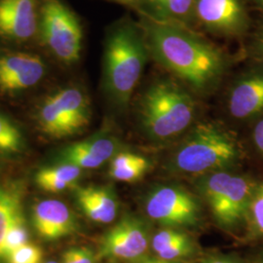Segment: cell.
Instances as JSON below:
<instances>
[{"label":"cell","mask_w":263,"mask_h":263,"mask_svg":"<svg viewBox=\"0 0 263 263\" xmlns=\"http://www.w3.org/2000/svg\"><path fill=\"white\" fill-rule=\"evenodd\" d=\"M46 66L34 54L16 52L0 56V91L18 92L33 87L43 78Z\"/></svg>","instance_id":"8fae6325"},{"label":"cell","mask_w":263,"mask_h":263,"mask_svg":"<svg viewBox=\"0 0 263 263\" xmlns=\"http://www.w3.org/2000/svg\"><path fill=\"white\" fill-rule=\"evenodd\" d=\"M141 24L125 19L109 29L104 43V91L119 109H127L148 58Z\"/></svg>","instance_id":"7a4b0ae2"},{"label":"cell","mask_w":263,"mask_h":263,"mask_svg":"<svg viewBox=\"0 0 263 263\" xmlns=\"http://www.w3.org/2000/svg\"><path fill=\"white\" fill-rule=\"evenodd\" d=\"M43 252L37 245L27 243L13 252L6 263H42Z\"/></svg>","instance_id":"d4e9b609"},{"label":"cell","mask_w":263,"mask_h":263,"mask_svg":"<svg viewBox=\"0 0 263 263\" xmlns=\"http://www.w3.org/2000/svg\"><path fill=\"white\" fill-rule=\"evenodd\" d=\"M77 204L89 219L97 223H111L116 218L119 203L112 189L107 186H85L76 189Z\"/></svg>","instance_id":"2e32d148"},{"label":"cell","mask_w":263,"mask_h":263,"mask_svg":"<svg viewBox=\"0 0 263 263\" xmlns=\"http://www.w3.org/2000/svg\"><path fill=\"white\" fill-rule=\"evenodd\" d=\"M256 1H257V2H258V3H259V4H260V5L263 7V0H256Z\"/></svg>","instance_id":"d6a6232c"},{"label":"cell","mask_w":263,"mask_h":263,"mask_svg":"<svg viewBox=\"0 0 263 263\" xmlns=\"http://www.w3.org/2000/svg\"><path fill=\"white\" fill-rule=\"evenodd\" d=\"M28 236L29 233L26 223V218L20 219L10 227L3 247V257L5 263L13 252L19 249L20 247L28 243Z\"/></svg>","instance_id":"603a6c76"},{"label":"cell","mask_w":263,"mask_h":263,"mask_svg":"<svg viewBox=\"0 0 263 263\" xmlns=\"http://www.w3.org/2000/svg\"><path fill=\"white\" fill-rule=\"evenodd\" d=\"M194 22L221 36L241 35L249 27V17L242 0H196Z\"/></svg>","instance_id":"30bf717a"},{"label":"cell","mask_w":263,"mask_h":263,"mask_svg":"<svg viewBox=\"0 0 263 263\" xmlns=\"http://www.w3.org/2000/svg\"><path fill=\"white\" fill-rule=\"evenodd\" d=\"M247 242L263 239V184H255L246 216Z\"/></svg>","instance_id":"7402d4cb"},{"label":"cell","mask_w":263,"mask_h":263,"mask_svg":"<svg viewBox=\"0 0 263 263\" xmlns=\"http://www.w3.org/2000/svg\"><path fill=\"white\" fill-rule=\"evenodd\" d=\"M144 210L149 218L164 227L191 228L202 219L199 199L186 189L174 184L151 189L144 199Z\"/></svg>","instance_id":"ba28073f"},{"label":"cell","mask_w":263,"mask_h":263,"mask_svg":"<svg viewBox=\"0 0 263 263\" xmlns=\"http://www.w3.org/2000/svg\"><path fill=\"white\" fill-rule=\"evenodd\" d=\"M111 1L122 3L133 7H139L141 10L143 9V0H111Z\"/></svg>","instance_id":"f546056e"},{"label":"cell","mask_w":263,"mask_h":263,"mask_svg":"<svg viewBox=\"0 0 263 263\" xmlns=\"http://www.w3.org/2000/svg\"><path fill=\"white\" fill-rule=\"evenodd\" d=\"M91 121L90 102L76 87L60 90L44 100L38 110V124L49 137L62 139L74 136Z\"/></svg>","instance_id":"8992f818"},{"label":"cell","mask_w":263,"mask_h":263,"mask_svg":"<svg viewBox=\"0 0 263 263\" xmlns=\"http://www.w3.org/2000/svg\"><path fill=\"white\" fill-rule=\"evenodd\" d=\"M39 26L37 0H0V36L26 41Z\"/></svg>","instance_id":"7c38bea8"},{"label":"cell","mask_w":263,"mask_h":263,"mask_svg":"<svg viewBox=\"0 0 263 263\" xmlns=\"http://www.w3.org/2000/svg\"><path fill=\"white\" fill-rule=\"evenodd\" d=\"M39 29L49 50L63 63L76 64L81 56L83 29L76 14L61 0H43Z\"/></svg>","instance_id":"52a82bcc"},{"label":"cell","mask_w":263,"mask_h":263,"mask_svg":"<svg viewBox=\"0 0 263 263\" xmlns=\"http://www.w3.org/2000/svg\"><path fill=\"white\" fill-rule=\"evenodd\" d=\"M149 168V161L142 155L129 151H120L110 160L108 173L115 180L134 182L141 179Z\"/></svg>","instance_id":"44dd1931"},{"label":"cell","mask_w":263,"mask_h":263,"mask_svg":"<svg viewBox=\"0 0 263 263\" xmlns=\"http://www.w3.org/2000/svg\"><path fill=\"white\" fill-rule=\"evenodd\" d=\"M197 263H247V259L236 254H211Z\"/></svg>","instance_id":"4316f807"},{"label":"cell","mask_w":263,"mask_h":263,"mask_svg":"<svg viewBox=\"0 0 263 263\" xmlns=\"http://www.w3.org/2000/svg\"><path fill=\"white\" fill-rule=\"evenodd\" d=\"M247 263H263V250L254 255L251 259H247Z\"/></svg>","instance_id":"1f68e13d"},{"label":"cell","mask_w":263,"mask_h":263,"mask_svg":"<svg viewBox=\"0 0 263 263\" xmlns=\"http://www.w3.org/2000/svg\"><path fill=\"white\" fill-rule=\"evenodd\" d=\"M196 103L187 90L171 79L151 83L140 98L138 116L146 137L155 141L177 138L194 120Z\"/></svg>","instance_id":"3957f363"},{"label":"cell","mask_w":263,"mask_h":263,"mask_svg":"<svg viewBox=\"0 0 263 263\" xmlns=\"http://www.w3.org/2000/svg\"><path fill=\"white\" fill-rule=\"evenodd\" d=\"M25 186L19 181L0 183V263H5L3 247L10 227L24 216Z\"/></svg>","instance_id":"ac0fdd59"},{"label":"cell","mask_w":263,"mask_h":263,"mask_svg":"<svg viewBox=\"0 0 263 263\" xmlns=\"http://www.w3.org/2000/svg\"><path fill=\"white\" fill-rule=\"evenodd\" d=\"M32 223L38 235L48 241L70 236L78 229L76 215L59 200H43L35 204Z\"/></svg>","instance_id":"4fadbf2b"},{"label":"cell","mask_w":263,"mask_h":263,"mask_svg":"<svg viewBox=\"0 0 263 263\" xmlns=\"http://www.w3.org/2000/svg\"><path fill=\"white\" fill-rule=\"evenodd\" d=\"M22 145L21 133L17 127L0 114V151L14 153L19 151Z\"/></svg>","instance_id":"cb8c5ba5"},{"label":"cell","mask_w":263,"mask_h":263,"mask_svg":"<svg viewBox=\"0 0 263 263\" xmlns=\"http://www.w3.org/2000/svg\"><path fill=\"white\" fill-rule=\"evenodd\" d=\"M149 54L160 66L198 93L219 83L227 68L226 53L187 27L144 16L141 19Z\"/></svg>","instance_id":"6da1fadb"},{"label":"cell","mask_w":263,"mask_h":263,"mask_svg":"<svg viewBox=\"0 0 263 263\" xmlns=\"http://www.w3.org/2000/svg\"><path fill=\"white\" fill-rule=\"evenodd\" d=\"M253 140L256 149L263 155V119L255 125L253 133Z\"/></svg>","instance_id":"83f0119b"},{"label":"cell","mask_w":263,"mask_h":263,"mask_svg":"<svg viewBox=\"0 0 263 263\" xmlns=\"http://www.w3.org/2000/svg\"><path fill=\"white\" fill-rule=\"evenodd\" d=\"M241 157L235 138L219 125L199 123L170 157L168 167L179 175L202 177L229 171Z\"/></svg>","instance_id":"277c9868"},{"label":"cell","mask_w":263,"mask_h":263,"mask_svg":"<svg viewBox=\"0 0 263 263\" xmlns=\"http://www.w3.org/2000/svg\"><path fill=\"white\" fill-rule=\"evenodd\" d=\"M82 175V169L64 162L61 165L40 170L35 176V182L44 191L58 193L71 187Z\"/></svg>","instance_id":"ffe728a7"},{"label":"cell","mask_w":263,"mask_h":263,"mask_svg":"<svg viewBox=\"0 0 263 263\" xmlns=\"http://www.w3.org/2000/svg\"><path fill=\"white\" fill-rule=\"evenodd\" d=\"M46 263H58V262H56V261H48V262H46Z\"/></svg>","instance_id":"836d02e7"},{"label":"cell","mask_w":263,"mask_h":263,"mask_svg":"<svg viewBox=\"0 0 263 263\" xmlns=\"http://www.w3.org/2000/svg\"><path fill=\"white\" fill-rule=\"evenodd\" d=\"M228 111L239 120L252 119L263 113V70L239 78L230 89Z\"/></svg>","instance_id":"5bb4252c"},{"label":"cell","mask_w":263,"mask_h":263,"mask_svg":"<svg viewBox=\"0 0 263 263\" xmlns=\"http://www.w3.org/2000/svg\"><path fill=\"white\" fill-rule=\"evenodd\" d=\"M110 263H112V262H110Z\"/></svg>","instance_id":"e575fe53"},{"label":"cell","mask_w":263,"mask_h":263,"mask_svg":"<svg viewBox=\"0 0 263 263\" xmlns=\"http://www.w3.org/2000/svg\"><path fill=\"white\" fill-rule=\"evenodd\" d=\"M130 263H181L179 261H169V260H165L159 258L157 256H155L154 254H146L143 257H141L135 261Z\"/></svg>","instance_id":"f1b7e54d"},{"label":"cell","mask_w":263,"mask_h":263,"mask_svg":"<svg viewBox=\"0 0 263 263\" xmlns=\"http://www.w3.org/2000/svg\"><path fill=\"white\" fill-rule=\"evenodd\" d=\"M97 253L87 247H76L66 250L62 256L61 263H96Z\"/></svg>","instance_id":"484cf974"},{"label":"cell","mask_w":263,"mask_h":263,"mask_svg":"<svg viewBox=\"0 0 263 263\" xmlns=\"http://www.w3.org/2000/svg\"><path fill=\"white\" fill-rule=\"evenodd\" d=\"M196 0H143V15L187 27L194 22Z\"/></svg>","instance_id":"d6986e66"},{"label":"cell","mask_w":263,"mask_h":263,"mask_svg":"<svg viewBox=\"0 0 263 263\" xmlns=\"http://www.w3.org/2000/svg\"><path fill=\"white\" fill-rule=\"evenodd\" d=\"M119 152V142L116 139L99 135L67 146L62 153V159L80 169H97Z\"/></svg>","instance_id":"9a60e30c"},{"label":"cell","mask_w":263,"mask_h":263,"mask_svg":"<svg viewBox=\"0 0 263 263\" xmlns=\"http://www.w3.org/2000/svg\"><path fill=\"white\" fill-rule=\"evenodd\" d=\"M151 250L159 258L169 261H179L198 254L195 240L179 228L163 227L152 234Z\"/></svg>","instance_id":"e0dca14e"},{"label":"cell","mask_w":263,"mask_h":263,"mask_svg":"<svg viewBox=\"0 0 263 263\" xmlns=\"http://www.w3.org/2000/svg\"><path fill=\"white\" fill-rule=\"evenodd\" d=\"M152 234L143 218L124 215L101 237L97 251L98 259L133 262L148 254Z\"/></svg>","instance_id":"9c48e42d"},{"label":"cell","mask_w":263,"mask_h":263,"mask_svg":"<svg viewBox=\"0 0 263 263\" xmlns=\"http://www.w3.org/2000/svg\"><path fill=\"white\" fill-rule=\"evenodd\" d=\"M254 49H255V54H257V56L263 59V32L257 39Z\"/></svg>","instance_id":"4dcf8cb0"},{"label":"cell","mask_w":263,"mask_h":263,"mask_svg":"<svg viewBox=\"0 0 263 263\" xmlns=\"http://www.w3.org/2000/svg\"><path fill=\"white\" fill-rule=\"evenodd\" d=\"M254 186L252 180L230 171L207 174L196 181V189L216 224L226 232H235L245 227Z\"/></svg>","instance_id":"5b68a950"}]
</instances>
